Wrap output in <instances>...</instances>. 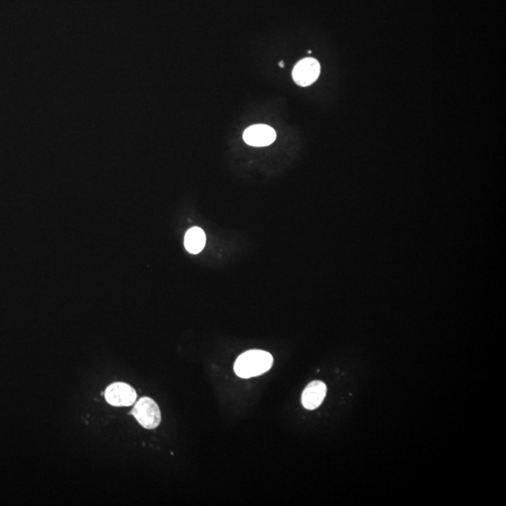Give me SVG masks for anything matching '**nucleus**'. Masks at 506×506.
Instances as JSON below:
<instances>
[{
	"mask_svg": "<svg viewBox=\"0 0 506 506\" xmlns=\"http://www.w3.org/2000/svg\"><path fill=\"white\" fill-rule=\"evenodd\" d=\"M321 66L315 58L307 57L300 60L294 67L293 78L300 87H308L318 79Z\"/></svg>",
	"mask_w": 506,
	"mask_h": 506,
	"instance_id": "obj_3",
	"label": "nucleus"
},
{
	"mask_svg": "<svg viewBox=\"0 0 506 506\" xmlns=\"http://www.w3.org/2000/svg\"><path fill=\"white\" fill-rule=\"evenodd\" d=\"M273 357L262 350H250L239 355L233 369L238 377L243 379L260 376L268 372L273 365Z\"/></svg>",
	"mask_w": 506,
	"mask_h": 506,
	"instance_id": "obj_1",
	"label": "nucleus"
},
{
	"mask_svg": "<svg viewBox=\"0 0 506 506\" xmlns=\"http://www.w3.org/2000/svg\"><path fill=\"white\" fill-rule=\"evenodd\" d=\"M277 133L268 125L257 124L247 128L244 132L245 143L255 147L268 146L276 140Z\"/></svg>",
	"mask_w": 506,
	"mask_h": 506,
	"instance_id": "obj_5",
	"label": "nucleus"
},
{
	"mask_svg": "<svg viewBox=\"0 0 506 506\" xmlns=\"http://www.w3.org/2000/svg\"><path fill=\"white\" fill-rule=\"evenodd\" d=\"M205 241H207V236L201 228H191L186 233L185 247L189 252L193 253V254H197L204 249Z\"/></svg>",
	"mask_w": 506,
	"mask_h": 506,
	"instance_id": "obj_7",
	"label": "nucleus"
},
{
	"mask_svg": "<svg viewBox=\"0 0 506 506\" xmlns=\"http://www.w3.org/2000/svg\"><path fill=\"white\" fill-rule=\"evenodd\" d=\"M137 394L135 388L125 383H115L108 386L105 390V399L107 402L116 407L130 406L135 402Z\"/></svg>",
	"mask_w": 506,
	"mask_h": 506,
	"instance_id": "obj_4",
	"label": "nucleus"
},
{
	"mask_svg": "<svg viewBox=\"0 0 506 506\" xmlns=\"http://www.w3.org/2000/svg\"><path fill=\"white\" fill-rule=\"evenodd\" d=\"M132 414L138 423L146 430L156 429L161 422L160 408L151 397H141L133 407Z\"/></svg>",
	"mask_w": 506,
	"mask_h": 506,
	"instance_id": "obj_2",
	"label": "nucleus"
},
{
	"mask_svg": "<svg viewBox=\"0 0 506 506\" xmlns=\"http://www.w3.org/2000/svg\"><path fill=\"white\" fill-rule=\"evenodd\" d=\"M280 67H282V68H283V67H285V62H283V61H280Z\"/></svg>",
	"mask_w": 506,
	"mask_h": 506,
	"instance_id": "obj_8",
	"label": "nucleus"
},
{
	"mask_svg": "<svg viewBox=\"0 0 506 506\" xmlns=\"http://www.w3.org/2000/svg\"><path fill=\"white\" fill-rule=\"evenodd\" d=\"M327 391V388L324 383L321 381H313L308 383L303 391L302 405L308 410H315L324 402Z\"/></svg>",
	"mask_w": 506,
	"mask_h": 506,
	"instance_id": "obj_6",
	"label": "nucleus"
}]
</instances>
